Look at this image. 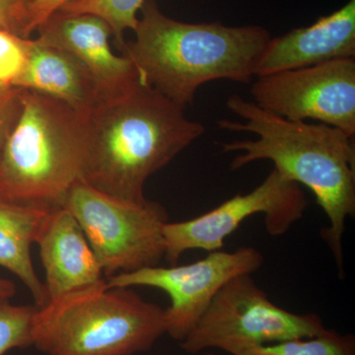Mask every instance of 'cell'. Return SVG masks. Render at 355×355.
<instances>
[{
  "instance_id": "cell-1",
  "label": "cell",
  "mask_w": 355,
  "mask_h": 355,
  "mask_svg": "<svg viewBox=\"0 0 355 355\" xmlns=\"http://www.w3.org/2000/svg\"><path fill=\"white\" fill-rule=\"evenodd\" d=\"M226 105L244 121L222 120L219 128L258 135L257 139L221 144L224 153H241L231 169L270 160L280 174L313 191L330 222L322 234L343 275V234L347 219L355 214L354 137L324 123L287 120L239 95L231 96Z\"/></svg>"
},
{
  "instance_id": "cell-21",
  "label": "cell",
  "mask_w": 355,
  "mask_h": 355,
  "mask_svg": "<svg viewBox=\"0 0 355 355\" xmlns=\"http://www.w3.org/2000/svg\"><path fill=\"white\" fill-rule=\"evenodd\" d=\"M76 0H35L32 6L31 30L33 34L36 32L37 28L43 24L44 21L51 17L53 13L60 10L62 7Z\"/></svg>"
},
{
  "instance_id": "cell-18",
  "label": "cell",
  "mask_w": 355,
  "mask_h": 355,
  "mask_svg": "<svg viewBox=\"0 0 355 355\" xmlns=\"http://www.w3.org/2000/svg\"><path fill=\"white\" fill-rule=\"evenodd\" d=\"M33 38H22L0 28V102L20 94L18 81L24 70Z\"/></svg>"
},
{
  "instance_id": "cell-15",
  "label": "cell",
  "mask_w": 355,
  "mask_h": 355,
  "mask_svg": "<svg viewBox=\"0 0 355 355\" xmlns=\"http://www.w3.org/2000/svg\"><path fill=\"white\" fill-rule=\"evenodd\" d=\"M51 209L0 196V266L21 280L38 307L46 303V292L33 266L31 247Z\"/></svg>"
},
{
  "instance_id": "cell-9",
  "label": "cell",
  "mask_w": 355,
  "mask_h": 355,
  "mask_svg": "<svg viewBox=\"0 0 355 355\" xmlns=\"http://www.w3.org/2000/svg\"><path fill=\"white\" fill-rule=\"evenodd\" d=\"M263 254L253 247L232 252H210L205 259L184 266H149L106 279L108 287L147 286L169 296L165 310L166 334L182 343L193 330L219 291L230 280L252 275L263 265Z\"/></svg>"
},
{
  "instance_id": "cell-2",
  "label": "cell",
  "mask_w": 355,
  "mask_h": 355,
  "mask_svg": "<svg viewBox=\"0 0 355 355\" xmlns=\"http://www.w3.org/2000/svg\"><path fill=\"white\" fill-rule=\"evenodd\" d=\"M133 32L135 39L125 42L121 55L132 60L142 83L184 109L193 104L198 89L210 81H252L272 38L258 25L173 19L155 0L142 4Z\"/></svg>"
},
{
  "instance_id": "cell-14",
  "label": "cell",
  "mask_w": 355,
  "mask_h": 355,
  "mask_svg": "<svg viewBox=\"0 0 355 355\" xmlns=\"http://www.w3.org/2000/svg\"><path fill=\"white\" fill-rule=\"evenodd\" d=\"M17 86L20 90L50 96L83 112L91 111L101 103L94 78L78 58L34 38Z\"/></svg>"
},
{
  "instance_id": "cell-20",
  "label": "cell",
  "mask_w": 355,
  "mask_h": 355,
  "mask_svg": "<svg viewBox=\"0 0 355 355\" xmlns=\"http://www.w3.org/2000/svg\"><path fill=\"white\" fill-rule=\"evenodd\" d=\"M35 0H0V28L22 38H32L31 12Z\"/></svg>"
},
{
  "instance_id": "cell-6",
  "label": "cell",
  "mask_w": 355,
  "mask_h": 355,
  "mask_svg": "<svg viewBox=\"0 0 355 355\" xmlns=\"http://www.w3.org/2000/svg\"><path fill=\"white\" fill-rule=\"evenodd\" d=\"M62 207L78 222L106 279L158 266L165 257L163 228L169 218L160 203L128 202L81 180Z\"/></svg>"
},
{
  "instance_id": "cell-3",
  "label": "cell",
  "mask_w": 355,
  "mask_h": 355,
  "mask_svg": "<svg viewBox=\"0 0 355 355\" xmlns=\"http://www.w3.org/2000/svg\"><path fill=\"white\" fill-rule=\"evenodd\" d=\"M83 181L121 200L146 202L147 180L205 133L184 108L140 83L87 113Z\"/></svg>"
},
{
  "instance_id": "cell-22",
  "label": "cell",
  "mask_w": 355,
  "mask_h": 355,
  "mask_svg": "<svg viewBox=\"0 0 355 355\" xmlns=\"http://www.w3.org/2000/svg\"><path fill=\"white\" fill-rule=\"evenodd\" d=\"M18 111H19V96L13 101L0 102V150L15 123Z\"/></svg>"
},
{
  "instance_id": "cell-16",
  "label": "cell",
  "mask_w": 355,
  "mask_h": 355,
  "mask_svg": "<svg viewBox=\"0 0 355 355\" xmlns=\"http://www.w3.org/2000/svg\"><path fill=\"white\" fill-rule=\"evenodd\" d=\"M146 0H76L60 9L64 13L92 14L106 21L111 28L116 48L125 44V33L135 29L139 14Z\"/></svg>"
},
{
  "instance_id": "cell-19",
  "label": "cell",
  "mask_w": 355,
  "mask_h": 355,
  "mask_svg": "<svg viewBox=\"0 0 355 355\" xmlns=\"http://www.w3.org/2000/svg\"><path fill=\"white\" fill-rule=\"evenodd\" d=\"M37 310L36 305H16L10 299H0V355L33 347Z\"/></svg>"
},
{
  "instance_id": "cell-23",
  "label": "cell",
  "mask_w": 355,
  "mask_h": 355,
  "mask_svg": "<svg viewBox=\"0 0 355 355\" xmlns=\"http://www.w3.org/2000/svg\"><path fill=\"white\" fill-rule=\"evenodd\" d=\"M16 294V286L11 280L0 277V299H11Z\"/></svg>"
},
{
  "instance_id": "cell-17",
  "label": "cell",
  "mask_w": 355,
  "mask_h": 355,
  "mask_svg": "<svg viewBox=\"0 0 355 355\" xmlns=\"http://www.w3.org/2000/svg\"><path fill=\"white\" fill-rule=\"evenodd\" d=\"M239 355H355L354 338L329 330L321 336L254 347Z\"/></svg>"
},
{
  "instance_id": "cell-10",
  "label": "cell",
  "mask_w": 355,
  "mask_h": 355,
  "mask_svg": "<svg viewBox=\"0 0 355 355\" xmlns=\"http://www.w3.org/2000/svg\"><path fill=\"white\" fill-rule=\"evenodd\" d=\"M254 103L291 121L315 120L355 135V60L257 76Z\"/></svg>"
},
{
  "instance_id": "cell-8",
  "label": "cell",
  "mask_w": 355,
  "mask_h": 355,
  "mask_svg": "<svg viewBox=\"0 0 355 355\" xmlns=\"http://www.w3.org/2000/svg\"><path fill=\"white\" fill-rule=\"evenodd\" d=\"M308 200L300 184L273 168L253 191L229 198L216 209L189 220L168 221L163 228L165 257L170 266L178 265L190 250L218 251L229 235L254 214L265 216L268 234H286L304 216Z\"/></svg>"
},
{
  "instance_id": "cell-11",
  "label": "cell",
  "mask_w": 355,
  "mask_h": 355,
  "mask_svg": "<svg viewBox=\"0 0 355 355\" xmlns=\"http://www.w3.org/2000/svg\"><path fill=\"white\" fill-rule=\"evenodd\" d=\"M41 43L73 53L94 78L101 103L127 94L140 83V74L130 58L112 50L113 37L106 21L92 14L57 11L36 30Z\"/></svg>"
},
{
  "instance_id": "cell-12",
  "label": "cell",
  "mask_w": 355,
  "mask_h": 355,
  "mask_svg": "<svg viewBox=\"0 0 355 355\" xmlns=\"http://www.w3.org/2000/svg\"><path fill=\"white\" fill-rule=\"evenodd\" d=\"M35 244L46 275L44 304L106 284L87 238L65 207L51 209Z\"/></svg>"
},
{
  "instance_id": "cell-4",
  "label": "cell",
  "mask_w": 355,
  "mask_h": 355,
  "mask_svg": "<svg viewBox=\"0 0 355 355\" xmlns=\"http://www.w3.org/2000/svg\"><path fill=\"white\" fill-rule=\"evenodd\" d=\"M87 113L21 90L17 118L0 150V196L44 209L62 207L85 172Z\"/></svg>"
},
{
  "instance_id": "cell-5",
  "label": "cell",
  "mask_w": 355,
  "mask_h": 355,
  "mask_svg": "<svg viewBox=\"0 0 355 355\" xmlns=\"http://www.w3.org/2000/svg\"><path fill=\"white\" fill-rule=\"evenodd\" d=\"M165 334L164 309L106 282L38 307L33 347L46 355H133Z\"/></svg>"
},
{
  "instance_id": "cell-7",
  "label": "cell",
  "mask_w": 355,
  "mask_h": 355,
  "mask_svg": "<svg viewBox=\"0 0 355 355\" xmlns=\"http://www.w3.org/2000/svg\"><path fill=\"white\" fill-rule=\"evenodd\" d=\"M252 275L235 277L217 293L197 326L180 343L188 354L218 349L239 355L254 347L324 335L321 318L284 309L257 286Z\"/></svg>"
},
{
  "instance_id": "cell-24",
  "label": "cell",
  "mask_w": 355,
  "mask_h": 355,
  "mask_svg": "<svg viewBox=\"0 0 355 355\" xmlns=\"http://www.w3.org/2000/svg\"><path fill=\"white\" fill-rule=\"evenodd\" d=\"M205 355H216V354H205Z\"/></svg>"
},
{
  "instance_id": "cell-13",
  "label": "cell",
  "mask_w": 355,
  "mask_h": 355,
  "mask_svg": "<svg viewBox=\"0 0 355 355\" xmlns=\"http://www.w3.org/2000/svg\"><path fill=\"white\" fill-rule=\"evenodd\" d=\"M355 58V0L307 27L270 38L256 67V77Z\"/></svg>"
}]
</instances>
